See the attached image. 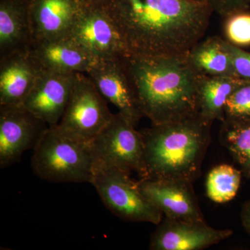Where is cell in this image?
<instances>
[{"mask_svg":"<svg viewBox=\"0 0 250 250\" xmlns=\"http://www.w3.org/2000/svg\"><path fill=\"white\" fill-rule=\"evenodd\" d=\"M49 125L23 105L0 106V167L18 162L36 147Z\"/></svg>","mask_w":250,"mask_h":250,"instance_id":"obj_9","label":"cell"},{"mask_svg":"<svg viewBox=\"0 0 250 250\" xmlns=\"http://www.w3.org/2000/svg\"><path fill=\"white\" fill-rule=\"evenodd\" d=\"M127 55H185L203 39L214 13L197 0H103Z\"/></svg>","mask_w":250,"mask_h":250,"instance_id":"obj_1","label":"cell"},{"mask_svg":"<svg viewBox=\"0 0 250 250\" xmlns=\"http://www.w3.org/2000/svg\"><path fill=\"white\" fill-rule=\"evenodd\" d=\"M30 0H0V59L29 53L34 42Z\"/></svg>","mask_w":250,"mask_h":250,"instance_id":"obj_16","label":"cell"},{"mask_svg":"<svg viewBox=\"0 0 250 250\" xmlns=\"http://www.w3.org/2000/svg\"><path fill=\"white\" fill-rule=\"evenodd\" d=\"M80 5L76 0H30L29 14L34 41L68 35Z\"/></svg>","mask_w":250,"mask_h":250,"instance_id":"obj_17","label":"cell"},{"mask_svg":"<svg viewBox=\"0 0 250 250\" xmlns=\"http://www.w3.org/2000/svg\"><path fill=\"white\" fill-rule=\"evenodd\" d=\"M29 54L43 70L64 73H88L98 62L68 36L35 40Z\"/></svg>","mask_w":250,"mask_h":250,"instance_id":"obj_14","label":"cell"},{"mask_svg":"<svg viewBox=\"0 0 250 250\" xmlns=\"http://www.w3.org/2000/svg\"><path fill=\"white\" fill-rule=\"evenodd\" d=\"M187 54L154 58L123 57L143 116L152 125L199 114L197 84L200 75L189 62Z\"/></svg>","mask_w":250,"mask_h":250,"instance_id":"obj_2","label":"cell"},{"mask_svg":"<svg viewBox=\"0 0 250 250\" xmlns=\"http://www.w3.org/2000/svg\"><path fill=\"white\" fill-rule=\"evenodd\" d=\"M248 80L238 77L200 75L197 84L199 114L213 123L225 121V106L230 95Z\"/></svg>","mask_w":250,"mask_h":250,"instance_id":"obj_18","label":"cell"},{"mask_svg":"<svg viewBox=\"0 0 250 250\" xmlns=\"http://www.w3.org/2000/svg\"><path fill=\"white\" fill-rule=\"evenodd\" d=\"M250 121V81L230 95L225 106V121Z\"/></svg>","mask_w":250,"mask_h":250,"instance_id":"obj_23","label":"cell"},{"mask_svg":"<svg viewBox=\"0 0 250 250\" xmlns=\"http://www.w3.org/2000/svg\"><path fill=\"white\" fill-rule=\"evenodd\" d=\"M67 36L98 61L127 55L103 1L80 4Z\"/></svg>","mask_w":250,"mask_h":250,"instance_id":"obj_8","label":"cell"},{"mask_svg":"<svg viewBox=\"0 0 250 250\" xmlns=\"http://www.w3.org/2000/svg\"><path fill=\"white\" fill-rule=\"evenodd\" d=\"M42 70L29 53L0 59V106L22 105Z\"/></svg>","mask_w":250,"mask_h":250,"instance_id":"obj_15","label":"cell"},{"mask_svg":"<svg viewBox=\"0 0 250 250\" xmlns=\"http://www.w3.org/2000/svg\"><path fill=\"white\" fill-rule=\"evenodd\" d=\"M231 229L210 228L205 220L164 218L151 236L152 250H200L232 236Z\"/></svg>","mask_w":250,"mask_h":250,"instance_id":"obj_11","label":"cell"},{"mask_svg":"<svg viewBox=\"0 0 250 250\" xmlns=\"http://www.w3.org/2000/svg\"><path fill=\"white\" fill-rule=\"evenodd\" d=\"M123 57L98 61L86 75L105 100L136 126L144 116Z\"/></svg>","mask_w":250,"mask_h":250,"instance_id":"obj_10","label":"cell"},{"mask_svg":"<svg viewBox=\"0 0 250 250\" xmlns=\"http://www.w3.org/2000/svg\"><path fill=\"white\" fill-rule=\"evenodd\" d=\"M241 221L243 228L250 236V200L243 206L241 212Z\"/></svg>","mask_w":250,"mask_h":250,"instance_id":"obj_26","label":"cell"},{"mask_svg":"<svg viewBox=\"0 0 250 250\" xmlns=\"http://www.w3.org/2000/svg\"><path fill=\"white\" fill-rule=\"evenodd\" d=\"M241 177V170L232 166L223 164L215 166L207 176V196L215 203L231 201L238 193Z\"/></svg>","mask_w":250,"mask_h":250,"instance_id":"obj_21","label":"cell"},{"mask_svg":"<svg viewBox=\"0 0 250 250\" xmlns=\"http://www.w3.org/2000/svg\"><path fill=\"white\" fill-rule=\"evenodd\" d=\"M207 3L213 9L214 13L224 18L238 11L249 10V0H197Z\"/></svg>","mask_w":250,"mask_h":250,"instance_id":"obj_25","label":"cell"},{"mask_svg":"<svg viewBox=\"0 0 250 250\" xmlns=\"http://www.w3.org/2000/svg\"><path fill=\"white\" fill-rule=\"evenodd\" d=\"M90 146L95 162L126 174L141 172L144 153L142 134L118 112Z\"/></svg>","mask_w":250,"mask_h":250,"instance_id":"obj_7","label":"cell"},{"mask_svg":"<svg viewBox=\"0 0 250 250\" xmlns=\"http://www.w3.org/2000/svg\"><path fill=\"white\" fill-rule=\"evenodd\" d=\"M226 46L236 76L242 80L250 81V52L232 45L227 40Z\"/></svg>","mask_w":250,"mask_h":250,"instance_id":"obj_24","label":"cell"},{"mask_svg":"<svg viewBox=\"0 0 250 250\" xmlns=\"http://www.w3.org/2000/svg\"><path fill=\"white\" fill-rule=\"evenodd\" d=\"M76 1L80 4H90L101 2L103 0H76Z\"/></svg>","mask_w":250,"mask_h":250,"instance_id":"obj_27","label":"cell"},{"mask_svg":"<svg viewBox=\"0 0 250 250\" xmlns=\"http://www.w3.org/2000/svg\"><path fill=\"white\" fill-rule=\"evenodd\" d=\"M95 159L90 144L49 126L31 156V166L39 178L53 183H90Z\"/></svg>","mask_w":250,"mask_h":250,"instance_id":"obj_4","label":"cell"},{"mask_svg":"<svg viewBox=\"0 0 250 250\" xmlns=\"http://www.w3.org/2000/svg\"><path fill=\"white\" fill-rule=\"evenodd\" d=\"M212 124L198 114L141 130L144 142L141 179H177L192 183L201 172Z\"/></svg>","mask_w":250,"mask_h":250,"instance_id":"obj_3","label":"cell"},{"mask_svg":"<svg viewBox=\"0 0 250 250\" xmlns=\"http://www.w3.org/2000/svg\"><path fill=\"white\" fill-rule=\"evenodd\" d=\"M107 103L86 74L77 73L57 127L72 139L90 144L113 116Z\"/></svg>","mask_w":250,"mask_h":250,"instance_id":"obj_6","label":"cell"},{"mask_svg":"<svg viewBox=\"0 0 250 250\" xmlns=\"http://www.w3.org/2000/svg\"><path fill=\"white\" fill-rule=\"evenodd\" d=\"M145 197L166 218L205 220L192 182L177 179H141Z\"/></svg>","mask_w":250,"mask_h":250,"instance_id":"obj_12","label":"cell"},{"mask_svg":"<svg viewBox=\"0 0 250 250\" xmlns=\"http://www.w3.org/2000/svg\"><path fill=\"white\" fill-rule=\"evenodd\" d=\"M220 139L241 167L242 173L250 179V121H224Z\"/></svg>","mask_w":250,"mask_h":250,"instance_id":"obj_20","label":"cell"},{"mask_svg":"<svg viewBox=\"0 0 250 250\" xmlns=\"http://www.w3.org/2000/svg\"><path fill=\"white\" fill-rule=\"evenodd\" d=\"M226 40L237 47L250 46V12L238 11L225 18Z\"/></svg>","mask_w":250,"mask_h":250,"instance_id":"obj_22","label":"cell"},{"mask_svg":"<svg viewBox=\"0 0 250 250\" xmlns=\"http://www.w3.org/2000/svg\"><path fill=\"white\" fill-rule=\"evenodd\" d=\"M187 58L200 75L238 77L233 70L226 40L218 36L200 41L188 52Z\"/></svg>","mask_w":250,"mask_h":250,"instance_id":"obj_19","label":"cell"},{"mask_svg":"<svg viewBox=\"0 0 250 250\" xmlns=\"http://www.w3.org/2000/svg\"><path fill=\"white\" fill-rule=\"evenodd\" d=\"M77 74L42 70L23 106L49 126L58 125L66 108Z\"/></svg>","mask_w":250,"mask_h":250,"instance_id":"obj_13","label":"cell"},{"mask_svg":"<svg viewBox=\"0 0 250 250\" xmlns=\"http://www.w3.org/2000/svg\"><path fill=\"white\" fill-rule=\"evenodd\" d=\"M90 184L105 207L118 218L156 225L164 218L143 195L138 181L131 179L129 174L95 162Z\"/></svg>","mask_w":250,"mask_h":250,"instance_id":"obj_5","label":"cell"},{"mask_svg":"<svg viewBox=\"0 0 250 250\" xmlns=\"http://www.w3.org/2000/svg\"><path fill=\"white\" fill-rule=\"evenodd\" d=\"M249 1H250V0H249Z\"/></svg>","mask_w":250,"mask_h":250,"instance_id":"obj_28","label":"cell"}]
</instances>
